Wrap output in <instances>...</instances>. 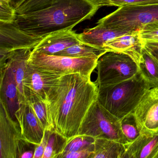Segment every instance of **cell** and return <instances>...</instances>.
<instances>
[{"label": "cell", "mask_w": 158, "mask_h": 158, "mask_svg": "<svg viewBox=\"0 0 158 158\" xmlns=\"http://www.w3.org/2000/svg\"><path fill=\"white\" fill-rule=\"evenodd\" d=\"M90 76L80 73L62 75L47 95L46 106L52 131L64 139L78 135L98 100V85Z\"/></svg>", "instance_id": "cell-1"}, {"label": "cell", "mask_w": 158, "mask_h": 158, "mask_svg": "<svg viewBox=\"0 0 158 158\" xmlns=\"http://www.w3.org/2000/svg\"><path fill=\"white\" fill-rule=\"evenodd\" d=\"M100 8L98 0H52L39 10L15 14L13 23L29 35L45 38L54 32L73 30Z\"/></svg>", "instance_id": "cell-2"}, {"label": "cell", "mask_w": 158, "mask_h": 158, "mask_svg": "<svg viewBox=\"0 0 158 158\" xmlns=\"http://www.w3.org/2000/svg\"><path fill=\"white\" fill-rule=\"evenodd\" d=\"M152 87L140 73L113 85L98 86V100L108 112L120 120L134 112L145 93Z\"/></svg>", "instance_id": "cell-3"}, {"label": "cell", "mask_w": 158, "mask_h": 158, "mask_svg": "<svg viewBox=\"0 0 158 158\" xmlns=\"http://www.w3.org/2000/svg\"><path fill=\"white\" fill-rule=\"evenodd\" d=\"M158 21V3L119 7L100 19L97 24L126 32L139 31L148 24Z\"/></svg>", "instance_id": "cell-4"}, {"label": "cell", "mask_w": 158, "mask_h": 158, "mask_svg": "<svg viewBox=\"0 0 158 158\" xmlns=\"http://www.w3.org/2000/svg\"><path fill=\"white\" fill-rule=\"evenodd\" d=\"M98 86L113 85L128 80L138 74V65L125 53L107 52L98 61Z\"/></svg>", "instance_id": "cell-5"}, {"label": "cell", "mask_w": 158, "mask_h": 158, "mask_svg": "<svg viewBox=\"0 0 158 158\" xmlns=\"http://www.w3.org/2000/svg\"><path fill=\"white\" fill-rule=\"evenodd\" d=\"M78 135L105 138L127 144L121 130L120 120L105 110L98 100L92 105Z\"/></svg>", "instance_id": "cell-6"}, {"label": "cell", "mask_w": 158, "mask_h": 158, "mask_svg": "<svg viewBox=\"0 0 158 158\" xmlns=\"http://www.w3.org/2000/svg\"><path fill=\"white\" fill-rule=\"evenodd\" d=\"M98 59L75 58L57 55H48L32 51L28 62L48 70L63 74L80 73L90 75L97 68Z\"/></svg>", "instance_id": "cell-7"}, {"label": "cell", "mask_w": 158, "mask_h": 158, "mask_svg": "<svg viewBox=\"0 0 158 158\" xmlns=\"http://www.w3.org/2000/svg\"><path fill=\"white\" fill-rule=\"evenodd\" d=\"M0 158H20L23 138L19 124L11 115L6 104L1 100Z\"/></svg>", "instance_id": "cell-8"}, {"label": "cell", "mask_w": 158, "mask_h": 158, "mask_svg": "<svg viewBox=\"0 0 158 158\" xmlns=\"http://www.w3.org/2000/svg\"><path fill=\"white\" fill-rule=\"evenodd\" d=\"M44 38L37 37L21 30L13 22H0V63L6 62L10 52L23 49L35 48Z\"/></svg>", "instance_id": "cell-9"}, {"label": "cell", "mask_w": 158, "mask_h": 158, "mask_svg": "<svg viewBox=\"0 0 158 158\" xmlns=\"http://www.w3.org/2000/svg\"><path fill=\"white\" fill-rule=\"evenodd\" d=\"M63 74H64L41 68L28 62L23 82L24 93L28 92L35 94L46 102L50 89Z\"/></svg>", "instance_id": "cell-10"}, {"label": "cell", "mask_w": 158, "mask_h": 158, "mask_svg": "<svg viewBox=\"0 0 158 158\" xmlns=\"http://www.w3.org/2000/svg\"><path fill=\"white\" fill-rule=\"evenodd\" d=\"M15 117L23 139L30 144L38 145L43 139L45 130L27 101L19 104Z\"/></svg>", "instance_id": "cell-11"}, {"label": "cell", "mask_w": 158, "mask_h": 158, "mask_svg": "<svg viewBox=\"0 0 158 158\" xmlns=\"http://www.w3.org/2000/svg\"><path fill=\"white\" fill-rule=\"evenodd\" d=\"M133 113L142 130L158 132V86L146 92Z\"/></svg>", "instance_id": "cell-12"}, {"label": "cell", "mask_w": 158, "mask_h": 158, "mask_svg": "<svg viewBox=\"0 0 158 158\" xmlns=\"http://www.w3.org/2000/svg\"><path fill=\"white\" fill-rule=\"evenodd\" d=\"M81 43L78 34L75 31L62 30L45 37L32 51L48 55H55L71 46Z\"/></svg>", "instance_id": "cell-13"}, {"label": "cell", "mask_w": 158, "mask_h": 158, "mask_svg": "<svg viewBox=\"0 0 158 158\" xmlns=\"http://www.w3.org/2000/svg\"><path fill=\"white\" fill-rule=\"evenodd\" d=\"M139 31H134L117 37L104 44L103 48L107 52L125 53L132 58L138 65L144 47Z\"/></svg>", "instance_id": "cell-14"}, {"label": "cell", "mask_w": 158, "mask_h": 158, "mask_svg": "<svg viewBox=\"0 0 158 158\" xmlns=\"http://www.w3.org/2000/svg\"><path fill=\"white\" fill-rule=\"evenodd\" d=\"M123 158H157L158 155V132L142 130L134 142L124 145Z\"/></svg>", "instance_id": "cell-15"}, {"label": "cell", "mask_w": 158, "mask_h": 158, "mask_svg": "<svg viewBox=\"0 0 158 158\" xmlns=\"http://www.w3.org/2000/svg\"><path fill=\"white\" fill-rule=\"evenodd\" d=\"M1 98L6 104L12 117L15 119V114L19 107L17 84L10 67L5 64L1 66Z\"/></svg>", "instance_id": "cell-16"}, {"label": "cell", "mask_w": 158, "mask_h": 158, "mask_svg": "<svg viewBox=\"0 0 158 158\" xmlns=\"http://www.w3.org/2000/svg\"><path fill=\"white\" fill-rule=\"evenodd\" d=\"M32 51L30 49L14 51L10 52L6 58L5 64L10 67L16 80L20 104L26 101L23 82L28 59Z\"/></svg>", "instance_id": "cell-17"}, {"label": "cell", "mask_w": 158, "mask_h": 158, "mask_svg": "<svg viewBox=\"0 0 158 158\" xmlns=\"http://www.w3.org/2000/svg\"><path fill=\"white\" fill-rule=\"evenodd\" d=\"M129 33L130 32L114 30L102 25L97 24L95 27L85 29L83 33L78 34V38L84 44L104 49L103 46L106 42Z\"/></svg>", "instance_id": "cell-18"}, {"label": "cell", "mask_w": 158, "mask_h": 158, "mask_svg": "<svg viewBox=\"0 0 158 158\" xmlns=\"http://www.w3.org/2000/svg\"><path fill=\"white\" fill-rule=\"evenodd\" d=\"M124 144L105 138H95L91 158H123Z\"/></svg>", "instance_id": "cell-19"}, {"label": "cell", "mask_w": 158, "mask_h": 158, "mask_svg": "<svg viewBox=\"0 0 158 158\" xmlns=\"http://www.w3.org/2000/svg\"><path fill=\"white\" fill-rule=\"evenodd\" d=\"M138 66L139 73L152 87L158 86V60L144 46Z\"/></svg>", "instance_id": "cell-20"}, {"label": "cell", "mask_w": 158, "mask_h": 158, "mask_svg": "<svg viewBox=\"0 0 158 158\" xmlns=\"http://www.w3.org/2000/svg\"><path fill=\"white\" fill-rule=\"evenodd\" d=\"M107 51L104 49L96 48L81 43L71 46L55 55L75 58H90L99 59Z\"/></svg>", "instance_id": "cell-21"}, {"label": "cell", "mask_w": 158, "mask_h": 158, "mask_svg": "<svg viewBox=\"0 0 158 158\" xmlns=\"http://www.w3.org/2000/svg\"><path fill=\"white\" fill-rule=\"evenodd\" d=\"M26 99L38 118L44 130L52 131V127L48 115L46 102L38 96L30 92H25Z\"/></svg>", "instance_id": "cell-22"}, {"label": "cell", "mask_w": 158, "mask_h": 158, "mask_svg": "<svg viewBox=\"0 0 158 158\" xmlns=\"http://www.w3.org/2000/svg\"><path fill=\"white\" fill-rule=\"evenodd\" d=\"M120 123L126 144H130L135 141L141 134L142 128L138 123L134 113L120 119Z\"/></svg>", "instance_id": "cell-23"}, {"label": "cell", "mask_w": 158, "mask_h": 158, "mask_svg": "<svg viewBox=\"0 0 158 158\" xmlns=\"http://www.w3.org/2000/svg\"><path fill=\"white\" fill-rule=\"evenodd\" d=\"M95 138L88 136L77 135L69 139H66L64 143L61 151L58 158H62L66 153L79 150L94 145Z\"/></svg>", "instance_id": "cell-24"}, {"label": "cell", "mask_w": 158, "mask_h": 158, "mask_svg": "<svg viewBox=\"0 0 158 158\" xmlns=\"http://www.w3.org/2000/svg\"><path fill=\"white\" fill-rule=\"evenodd\" d=\"M61 136L53 131H51L48 139L42 158H58L64 143L66 139H60Z\"/></svg>", "instance_id": "cell-25"}, {"label": "cell", "mask_w": 158, "mask_h": 158, "mask_svg": "<svg viewBox=\"0 0 158 158\" xmlns=\"http://www.w3.org/2000/svg\"><path fill=\"white\" fill-rule=\"evenodd\" d=\"M101 7L103 6H133L158 3V0H98Z\"/></svg>", "instance_id": "cell-26"}, {"label": "cell", "mask_w": 158, "mask_h": 158, "mask_svg": "<svg viewBox=\"0 0 158 158\" xmlns=\"http://www.w3.org/2000/svg\"><path fill=\"white\" fill-rule=\"evenodd\" d=\"M139 31L143 42L158 41V21L146 25Z\"/></svg>", "instance_id": "cell-27"}, {"label": "cell", "mask_w": 158, "mask_h": 158, "mask_svg": "<svg viewBox=\"0 0 158 158\" xmlns=\"http://www.w3.org/2000/svg\"><path fill=\"white\" fill-rule=\"evenodd\" d=\"M52 0H25L15 10V14H21L37 10L48 4Z\"/></svg>", "instance_id": "cell-28"}, {"label": "cell", "mask_w": 158, "mask_h": 158, "mask_svg": "<svg viewBox=\"0 0 158 158\" xmlns=\"http://www.w3.org/2000/svg\"><path fill=\"white\" fill-rule=\"evenodd\" d=\"M15 12L10 4V0H0V22H13Z\"/></svg>", "instance_id": "cell-29"}, {"label": "cell", "mask_w": 158, "mask_h": 158, "mask_svg": "<svg viewBox=\"0 0 158 158\" xmlns=\"http://www.w3.org/2000/svg\"><path fill=\"white\" fill-rule=\"evenodd\" d=\"M94 150V145L77 151L73 152L66 153L62 158H91Z\"/></svg>", "instance_id": "cell-30"}, {"label": "cell", "mask_w": 158, "mask_h": 158, "mask_svg": "<svg viewBox=\"0 0 158 158\" xmlns=\"http://www.w3.org/2000/svg\"><path fill=\"white\" fill-rule=\"evenodd\" d=\"M51 132V131L45 130L44 136L41 142L37 146H36L33 158H42Z\"/></svg>", "instance_id": "cell-31"}, {"label": "cell", "mask_w": 158, "mask_h": 158, "mask_svg": "<svg viewBox=\"0 0 158 158\" xmlns=\"http://www.w3.org/2000/svg\"><path fill=\"white\" fill-rule=\"evenodd\" d=\"M144 47L158 60V48L148 45L145 43H144Z\"/></svg>", "instance_id": "cell-32"}, {"label": "cell", "mask_w": 158, "mask_h": 158, "mask_svg": "<svg viewBox=\"0 0 158 158\" xmlns=\"http://www.w3.org/2000/svg\"><path fill=\"white\" fill-rule=\"evenodd\" d=\"M35 150H26L24 151L21 154V158H34Z\"/></svg>", "instance_id": "cell-33"}, {"label": "cell", "mask_w": 158, "mask_h": 158, "mask_svg": "<svg viewBox=\"0 0 158 158\" xmlns=\"http://www.w3.org/2000/svg\"><path fill=\"white\" fill-rule=\"evenodd\" d=\"M25 1V0H10V4L15 10Z\"/></svg>", "instance_id": "cell-34"}, {"label": "cell", "mask_w": 158, "mask_h": 158, "mask_svg": "<svg viewBox=\"0 0 158 158\" xmlns=\"http://www.w3.org/2000/svg\"><path fill=\"white\" fill-rule=\"evenodd\" d=\"M145 44H148V45H151L153 47L158 48V41H152V42H144Z\"/></svg>", "instance_id": "cell-35"}, {"label": "cell", "mask_w": 158, "mask_h": 158, "mask_svg": "<svg viewBox=\"0 0 158 158\" xmlns=\"http://www.w3.org/2000/svg\"><path fill=\"white\" fill-rule=\"evenodd\" d=\"M157 158H158V156H157Z\"/></svg>", "instance_id": "cell-36"}]
</instances>
